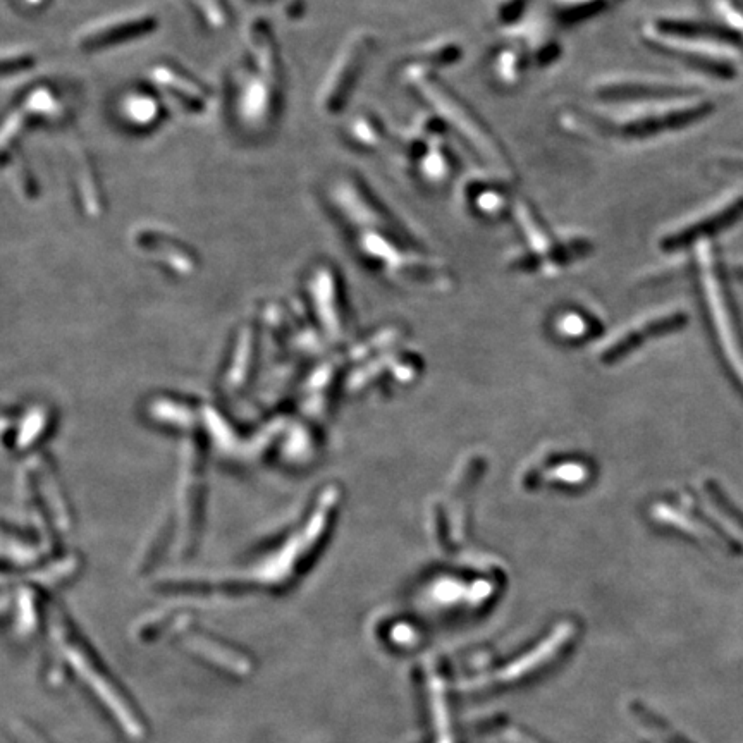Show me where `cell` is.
<instances>
[{
	"label": "cell",
	"mask_w": 743,
	"mask_h": 743,
	"mask_svg": "<svg viewBox=\"0 0 743 743\" xmlns=\"http://www.w3.org/2000/svg\"><path fill=\"white\" fill-rule=\"evenodd\" d=\"M714 112L706 90L632 104L566 107L558 123L577 138L620 145H645L704 123Z\"/></svg>",
	"instance_id": "cell-1"
},
{
	"label": "cell",
	"mask_w": 743,
	"mask_h": 743,
	"mask_svg": "<svg viewBox=\"0 0 743 743\" xmlns=\"http://www.w3.org/2000/svg\"><path fill=\"white\" fill-rule=\"evenodd\" d=\"M640 40L661 56L706 81L728 83L738 76L743 50L716 19L656 16L639 26Z\"/></svg>",
	"instance_id": "cell-2"
},
{
	"label": "cell",
	"mask_w": 743,
	"mask_h": 743,
	"mask_svg": "<svg viewBox=\"0 0 743 743\" xmlns=\"http://www.w3.org/2000/svg\"><path fill=\"white\" fill-rule=\"evenodd\" d=\"M530 0H494L491 11L492 26L498 30H515L522 25L529 13Z\"/></svg>",
	"instance_id": "cell-20"
},
{
	"label": "cell",
	"mask_w": 743,
	"mask_h": 743,
	"mask_svg": "<svg viewBox=\"0 0 743 743\" xmlns=\"http://www.w3.org/2000/svg\"><path fill=\"white\" fill-rule=\"evenodd\" d=\"M35 64V59L31 54H9V56L0 57V76L6 74L23 73Z\"/></svg>",
	"instance_id": "cell-24"
},
{
	"label": "cell",
	"mask_w": 743,
	"mask_h": 743,
	"mask_svg": "<svg viewBox=\"0 0 743 743\" xmlns=\"http://www.w3.org/2000/svg\"><path fill=\"white\" fill-rule=\"evenodd\" d=\"M393 136L382 116L370 109L351 114L341 128L344 145L363 155L379 154L393 142Z\"/></svg>",
	"instance_id": "cell-12"
},
{
	"label": "cell",
	"mask_w": 743,
	"mask_h": 743,
	"mask_svg": "<svg viewBox=\"0 0 743 743\" xmlns=\"http://www.w3.org/2000/svg\"><path fill=\"white\" fill-rule=\"evenodd\" d=\"M637 716L640 721L644 723L649 730L656 735V737L663 743H690L687 738L680 735L678 731L673 730L668 723H664L663 719H659L656 714L651 713L649 709L645 707H637Z\"/></svg>",
	"instance_id": "cell-23"
},
{
	"label": "cell",
	"mask_w": 743,
	"mask_h": 743,
	"mask_svg": "<svg viewBox=\"0 0 743 743\" xmlns=\"http://www.w3.org/2000/svg\"><path fill=\"white\" fill-rule=\"evenodd\" d=\"M154 78L172 99L178 100L188 112H202L209 100V92L198 85V81L191 80L190 76L178 73L171 68H157Z\"/></svg>",
	"instance_id": "cell-17"
},
{
	"label": "cell",
	"mask_w": 743,
	"mask_h": 743,
	"mask_svg": "<svg viewBox=\"0 0 743 743\" xmlns=\"http://www.w3.org/2000/svg\"><path fill=\"white\" fill-rule=\"evenodd\" d=\"M685 324H687V315L683 314L682 310H671V312L656 315L652 319L644 320L639 326L633 327L632 331L627 332L625 336H621L604 357H608V360H618L623 355H627L628 351L644 343L645 339L671 334L685 327Z\"/></svg>",
	"instance_id": "cell-15"
},
{
	"label": "cell",
	"mask_w": 743,
	"mask_h": 743,
	"mask_svg": "<svg viewBox=\"0 0 743 743\" xmlns=\"http://www.w3.org/2000/svg\"><path fill=\"white\" fill-rule=\"evenodd\" d=\"M716 166L719 171L723 172V176L731 179L733 186L743 190V157H733V155L721 157L716 162Z\"/></svg>",
	"instance_id": "cell-25"
},
{
	"label": "cell",
	"mask_w": 743,
	"mask_h": 743,
	"mask_svg": "<svg viewBox=\"0 0 743 743\" xmlns=\"http://www.w3.org/2000/svg\"><path fill=\"white\" fill-rule=\"evenodd\" d=\"M615 2L620 0H553V11L561 23L573 25L606 11Z\"/></svg>",
	"instance_id": "cell-19"
},
{
	"label": "cell",
	"mask_w": 743,
	"mask_h": 743,
	"mask_svg": "<svg viewBox=\"0 0 743 743\" xmlns=\"http://www.w3.org/2000/svg\"><path fill=\"white\" fill-rule=\"evenodd\" d=\"M688 510H690L692 516H687L683 511L673 510L668 506H659L656 510V516H658V520H663L666 525H670L682 534L694 535L695 539H706L707 542H713L716 546L730 549V553L740 551L738 544L728 539L725 532L713 525L711 520H707L706 516L697 513L695 508H688Z\"/></svg>",
	"instance_id": "cell-16"
},
{
	"label": "cell",
	"mask_w": 743,
	"mask_h": 743,
	"mask_svg": "<svg viewBox=\"0 0 743 743\" xmlns=\"http://www.w3.org/2000/svg\"><path fill=\"white\" fill-rule=\"evenodd\" d=\"M743 221V190L733 186L701 209L683 215L658 233L659 252L666 255L692 253L704 243H716Z\"/></svg>",
	"instance_id": "cell-7"
},
{
	"label": "cell",
	"mask_w": 743,
	"mask_h": 743,
	"mask_svg": "<svg viewBox=\"0 0 743 743\" xmlns=\"http://www.w3.org/2000/svg\"><path fill=\"white\" fill-rule=\"evenodd\" d=\"M401 80L424 109L446 124L455 142L467 148L480 169L516 181L515 164L501 140L472 105L444 83L441 74L406 68L401 69Z\"/></svg>",
	"instance_id": "cell-3"
},
{
	"label": "cell",
	"mask_w": 743,
	"mask_h": 743,
	"mask_svg": "<svg viewBox=\"0 0 743 743\" xmlns=\"http://www.w3.org/2000/svg\"><path fill=\"white\" fill-rule=\"evenodd\" d=\"M129 112H131V116L135 117L136 121H148L150 117L154 116L155 104L148 99H136L131 102Z\"/></svg>",
	"instance_id": "cell-26"
},
{
	"label": "cell",
	"mask_w": 743,
	"mask_h": 743,
	"mask_svg": "<svg viewBox=\"0 0 743 743\" xmlns=\"http://www.w3.org/2000/svg\"><path fill=\"white\" fill-rule=\"evenodd\" d=\"M250 43H252L255 59L262 74L269 76L271 80L279 81L281 78V59L277 50L276 38L272 35L271 26L265 21H255L250 26Z\"/></svg>",
	"instance_id": "cell-18"
},
{
	"label": "cell",
	"mask_w": 743,
	"mask_h": 743,
	"mask_svg": "<svg viewBox=\"0 0 743 743\" xmlns=\"http://www.w3.org/2000/svg\"><path fill=\"white\" fill-rule=\"evenodd\" d=\"M563 43L551 28L522 25L503 33L487 57V73L501 90H516L530 74L554 68L563 59Z\"/></svg>",
	"instance_id": "cell-6"
},
{
	"label": "cell",
	"mask_w": 743,
	"mask_h": 743,
	"mask_svg": "<svg viewBox=\"0 0 743 743\" xmlns=\"http://www.w3.org/2000/svg\"><path fill=\"white\" fill-rule=\"evenodd\" d=\"M379 45L370 30H355L344 40L320 86L317 107L327 117L343 116Z\"/></svg>",
	"instance_id": "cell-9"
},
{
	"label": "cell",
	"mask_w": 743,
	"mask_h": 743,
	"mask_svg": "<svg viewBox=\"0 0 743 743\" xmlns=\"http://www.w3.org/2000/svg\"><path fill=\"white\" fill-rule=\"evenodd\" d=\"M511 222L518 245L508 253V265L515 271L554 274L582 262L596 250L589 233L554 228L529 198L518 197Z\"/></svg>",
	"instance_id": "cell-4"
},
{
	"label": "cell",
	"mask_w": 743,
	"mask_h": 743,
	"mask_svg": "<svg viewBox=\"0 0 743 743\" xmlns=\"http://www.w3.org/2000/svg\"><path fill=\"white\" fill-rule=\"evenodd\" d=\"M713 19L725 26L743 50V2L742 0H711Z\"/></svg>",
	"instance_id": "cell-21"
},
{
	"label": "cell",
	"mask_w": 743,
	"mask_h": 743,
	"mask_svg": "<svg viewBox=\"0 0 743 743\" xmlns=\"http://www.w3.org/2000/svg\"><path fill=\"white\" fill-rule=\"evenodd\" d=\"M155 26H157V21L152 16L114 19V21H107L104 25L93 26L90 30H86L78 40V45L80 49L88 50V52L107 49V47H114L119 43L143 37L150 31H154Z\"/></svg>",
	"instance_id": "cell-13"
},
{
	"label": "cell",
	"mask_w": 743,
	"mask_h": 743,
	"mask_svg": "<svg viewBox=\"0 0 743 743\" xmlns=\"http://www.w3.org/2000/svg\"><path fill=\"white\" fill-rule=\"evenodd\" d=\"M706 494L709 501L718 508L719 513L728 518L737 529L743 532V511L726 496V492L714 480H707Z\"/></svg>",
	"instance_id": "cell-22"
},
{
	"label": "cell",
	"mask_w": 743,
	"mask_h": 743,
	"mask_svg": "<svg viewBox=\"0 0 743 743\" xmlns=\"http://www.w3.org/2000/svg\"><path fill=\"white\" fill-rule=\"evenodd\" d=\"M465 57V47L455 37H436L420 43L403 59L401 69L417 68L441 74L444 69L458 66Z\"/></svg>",
	"instance_id": "cell-14"
},
{
	"label": "cell",
	"mask_w": 743,
	"mask_h": 743,
	"mask_svg": "<svg viewBox=\"0 0 743 743\" xmlns=\"http://www.w3.org/2000/svg\"><path fill=\"white\" fill-rule=\"evenodd\" d=\"M706 90L699 83L673 80L652 74H608L594 81L590 93L601 105L632 104L644 100L670 99Z\"/></svg>",
	"instance_id": "cell-10"
},
{
	"label": "cell",
	"mask_w": 743,
	"mask_h": 743,
	"mask_svg": "<svg viewBox=\"0 0 743 743\" xmlns=\"http://www.w3.org/2000/svg\"><path fill=\"white\" fill-rule=\"evenodd\" d=\"M460 200L473 219L486 224H501L511 221L518 195L515 181L479 169L461 179Z\"/></svg>",
	"instance_id": "cell-11"
},
{
	"label": "cell",
	"mask_w": 743,
	"mask_h": 743,
	"mask_svg": "<svg viewBox=\"0 0 743 743\" xmlns=\"http://www.w3.org/2000/svg\"><path fill=\"white\" fill-rule=\"evenodd\" d=\"M453 140L446 124L424 109L393 136V145L401 164L418 185L436 191L451 185L460 169Z\"/></svg>",
	"instance_id": "cell-5"
},
{
	"label": "cell",
	"mask_w": 743,
	"mask_h": 743,
	"mask_svg": "<svg viewBox=\"0 0 743 743\" xmlns=\"http://www.w3.org/2000/svg\"><path fill=\"white\" fill-rule=\"evenodd\" d=\"M695 271L706 301L707 312L713 320L714 332L733 374L743 384V332L737 314L731 305V295L721 269L716 243H704L694 252Z\"/></svg>",
	"instance_id": "cell-8"
}]
</instances>
